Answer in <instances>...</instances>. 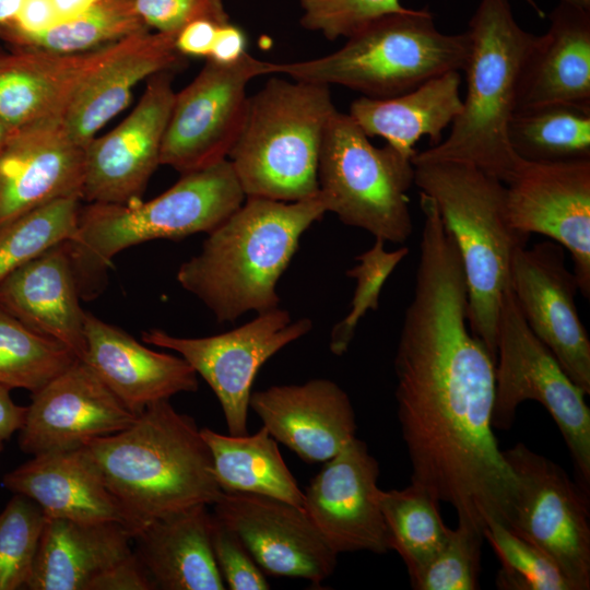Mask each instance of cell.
I'll use <instances>...</instances> for the list:
<instances>
[{
    "label": "cell",
    "mask_w": 590,
    "mask_h": 590,
    "mask_svg": "<svg viewBox=\"0 0 590 590\" xmlns=\"http://www.w3.org/2000/svg\"><path fill=\"white\" fill-rule=\"evenodd\" d=\"M149 30L137 11L134 0H98L84 13L60 22L40 35L22 40L16 47L79 54Z\"/></svg>",
    "instance_id": "35"
},
{
    "label": "cell",
    "mask_w": 590,
    "mask_h": 590,
    "mask_svg": "<svg viewBox=\"0 0 590 590\" xmlns=\"http://www.w3.org/2000/svg\"><path fill=\"white\" fill-rule=\"evenodd\" d=\"M208 507L191 506L151 521L133 534V552L156 589H226L212 551Z\"/></svg>",
    "instance_id": "28"
},
{
    "label": "cell",
    "mask_w": 590,
    "mask_h": 590,
    "mask_svg": "<svg viewBox=\"0 0 590 590\" xmlns=\"http://www.w3.org/2000/svg\"><path fill=\"white\" fill-rule=\"evenodd\" d=\"M585 397L531 331L508 287L497 327L492 426L508 430L522 402L542 404L566 442L576 482L590 493V409Z\"/></svg>",
    "instance_id": "10"
},
{
    "label": "cell",
    "mask_w": 590,
    "mask_h": 590,
    "mask_svg": "<svg viewBox=\"0 0 590 590\" xmlns=\"http://www.w3.org/2000/svg\"><path fill=\"white\" fill-rule=\"evenodd\" d=\"M379 464L366 442L355 437L323 462L310 480L304 509L327 544L339 555L389 547L379 506Z\"/></svg>",
    "instance_id": "17"
},
{
    "label": "cell",
    "mask_w": 590,
    "mask_h": 590,
    "mask_svg": "<svg viewBox=\"0 0 590 590\" xmlns=\"http://www.w3.org/2000/svg\"><path fill=\"white\" fill-rule=\"evenodd\" d=\"M312 321H292L280 307L258 314L231 331L204 337L180 338L161 329L142 332V341L178 353L216 396L229 435H247L249 400L253 380L262 365L290 343L307 334Z\"/></svg>",
    "instance_id": "13"
},
{
    "label": "cell",
    "mask_w": 590,
    "mask_h": 590,
    "mask_svg": "<svg viewBox=\"0 0 590 590\" xmlns=\"http://www.w3.org/2000/svg\"><path fill=\"white\" fill-rule=\"evenodd\" d=\"M393 366L411 483L450 504L460 523L507 527L517 482L492 426L495 359L469 328L463 268L440 227L422 232Z\"/></svg>",
    "instance_id": "1"
},
{
    "label": "cell",
    "mask_w": 590,
    "mask_h": 590,
    "mask_svg": "<svg viewBox=\"0 0 590 590\" xmlns=\"http://www.w3.org/2000/svg\"><path fill=\"white\" fill-rule=\"evenodd\" d=\"M540 16H544L543 11L538 7L534 0H526ZM573 5L590 10V0H560Z\"/></svg>",
    "instance_id": "51"
},
{
    "label": "cell",
    "mask_w": 590,
    "mask_h": 590,
    "mask_svg": "<svg viewBox=\"0 0 590 590\" xmlns=\"http://www.w3.org/2000/svg\"><path fill=\"white\" fill-rule=\"evenodd\" d=\"M389 547L406 566L408 574L424 565L442 545L449 529L442 521L439 500L410 484L402 489L379 491Z\"/></svg>",
    "instance_id": "33"
},
{
    "label": "cell",
    "mask_w": 590,
    "mask_h": 590,
    "mask_svg": "<svg viewBox=\"0 0 590 590\" xmlns=\"http://www.w3.org/2000/svg\"><path fill=\"white\" fill-rule=\"evenodd\" d=\"M155 589L149 573L133 551L130 555L96 576L87 587V590Z\"/></svg>",
    "instance_id": "45"
},
{
    "label": "cell",
    "mask_w": 590,
    "mask_h": 590,
    "mask_svg": "<svg viewBox=\"0 0 590 590\" xmlns=\"http://www.w3.org/2000/svg\"><path fill=\"white\" fill-rule=\"evenodd\" d=\"M506 214L519 234L544 235L569 251L578 291L590 296V158H521L505 184Z\"/></svg>",
    "instance_id": "14"
},
{
    "label": "cell",
    "mask_w": 590,
    "mask_h": 590,
    "mask_svg": "<svg viewBox=\"0 0 590 590\" xmlns=\"http://www.w3.org/2000/svg\"><path fill=\"white\" fill-rule=\"evenodd\" d=\"M481 531L458 522L449 529L439 550L420 568L409 575L415 590L479 589L482 545Z\"/></svg>",
    "instance_id": "39"
},
{
    "label": "cell",
    "mask_w": 590,
    "mask_h": 590,
    "mask_svg": "<svg viewBox=\"0 0 590 590\" xmlns=\"http://www.w3.org/2000/svg\"><path fill=\"white\" fill-rule=\"evenodd\" d=\"M326 212L319 192L294 202L246 198L208 233L201 251L179 267L176 279L219 322L278 308L276 284L302 235Z\"/></svg>",
    "instance_id": "3"
},
{
    "label": "cell",
    "mask_w": 590,
    "mask_h": 590,
    "mask_svg": "<svg viewBox=\"0 0 590 590\" xmlns=\"http://www.w3.org/2000/svg\"><path fill=\"white\" fill-rule=\"evenodd\" d=\"M80 287L68 241L59 244L0 282V306L37 333L54 339L79 359L85 354Z\"/></svg>",
    "instance_id": "24"
},
{
    "label": "cell",
    "mask_w": 590,
    "mask_h": 590,
    "mask_svg": "<svg viewBox=\"0 0 590 590\" xmlns=\"http://www.w3.org/2000/svg\"><path fill=\"white\" fill-rule=\"evenodd\" d=\"M509 288L536 338L568 377L590 393V340L575 302L578 284L553 240L519 247L511 260Z\"/></svg>",
    "instance_id": "15"
},
{
    "label": "cell",
    "mask_w": 590,
    "mask_h": 590,
    "mask_svg": "<svg viewBox=\"0 0 590 590\" xmlns=\"http://www.w3.org/2000/svg\"><path fill=\"white\" fill-rule=\"evenodd\" d=\"M5 55H7V54H2V52L0 51V62L2 61V59L4 58Z\"/></svg>",
    "instance_id": "54"
},
{
    "label": "cell",
    "mask_w": 590,
    "mask_h": 590,
    "mask_svg": "<svg viewBox=\"0 0 590 590\" xmlns=\"http://www.w3.org/2000/svg\"><path fill=\"white\" fill-rule=\"evenodd\" d=\"M84 335L82 361L137 416L155 402L199 388L197 373L180 355L151 350L86 311Z\"/></svg>",
    "instance_id": "22"
},
{
    "label": "cell",
    "mask_w": 590,
    "mask_h": 590,
    "mask_svg": "<svg viewBox=\"0 0 590 590\" xmlns=\"http://www.w3.org/2000/svg\"><path fill=\"white\" fill-rule=\"evenodd\" d=\"M460 72L449 71L393 97L362 96L351 104L349 115L368 138L380 137L412 160L421 138L437 145L460 114Z\"/></svg>",
    "instance_id": "30"
},
{
    "label": "cell",
    "mask_w": 590,
    "mask_h": 590,
    "mask_svg": "<svg viewBox=\"0 0 590 590\" xmlns=\"http://www.w3.org/2000/svg\"><path fill=\"white\" fill-rule=\"evenodd\" d=\"M75 354L0 306V385L35 392L70 367Z\"/></svg>",
    "instance_id": "34"
},
{
    "label": "cell",
    "mask_w": 590,
    "mask_h": 590,
    "mask_svg": "<svg viewBox=\"0 0 590 590\" xmlns=\"http://www.w3.org/2000/svg\"><path fill=\"white\" fill-rule=\"evenodd\" d=\"M176 36L145 31L128 37L122 49L80 87L62 116L79 144L86 146L129 104L141 81L181 66L184 56L176 48Z\"/></svg>",
    "instance_id": "26"
},
{
    "label": "cell",
    "mask_w": 590,
    "mask_h": 590,
    "mask_svg": "<svg viewBox=\"0 0 590 590\" xmlns=\"http://www.w3.org/2000/svg\"><path fill=\"white\" fill-rule=\"evenodd\" d=\"M264 74H275V63L248 52L232 63L206 59L198 75L175 93L161 165L184 175L227 160L245 118L248 82Z\"/></svg>",
    "instance_id": "12"
},
{
    "label": "cell",
    "mask_w": 590,
    "mask_h": 590,
    "mask_svg": "<svg viewBox=\"0 0 590 590\" xmlns=\"http://www.w3.org/2000/svg\"><path fill=\"white\" fill-rule=\"evenodd\" d=\"M337 111L330 86L271 78L248 97L228 153L246 198L294 202L318 194V161Z\"/></svg>",
    "instance_id": "6"
},
{
    "label": "cell",
    "mask_w": 590,
    "mask_h": 590,
    "mask_svg": "<svg viewBox=\"0 0 590 590\" xmlns=\"http://www.w3.org/2000/svg\"><path fill=\"white\" fill-rule=\"evenodd\" d=\"M132 551V533L119 522L46 517L25 589L87 590L96 576Z\"/></svg>",
    "instance_id": "29"
},
{
    "label": "cell",
    "mask_w": 590,
    "mask_h": 590,
    "mask_svg": "<svg viewBox=\"0 0 590 590\" xmlns=\"http://www.w3.org/2000/svg\"><path fill=\"white\" fill-rule=\"evenodd\" d=\"M385 243L375 238L374 245L357 257L358 263L346 271L356 281L349 314L338 322L330 333L331 353L342 356L349 349L359 320L368 310H376L380 291L396 267L409 253L408 247L387 251Z\"/></svg>",
    "instance_id": "40"
},
{
    "label": "cell",
    "mask_w": 590,
    "mask_h": 590,
    "mask_svg": "<svg viewBox=\"0 0 590 590\" xmlns=\"http://www.w3.org/2000/svg\"><path fill=\"white\" fill-rule=\"evenodd\" d=\"M201 434L223 492L266 496L304 509L305 494L263 426L253 435H223L208 427Z\"/></svg>",
    "instance_id": "31"
},
{
    "label": "cell",
    "mask_w": 590,
    "mask_h": 590,
    "mask_svg": "<svg viewBox=\"0 0 590 590\" xmlns=\"http://www.w3.org/2000/svg\"><path fill=\"white\" fill-rule=\"evenodd\" d=\"M173 70L149 78L133 110L115 129L85 146L82 200L129 204L141 200L157 168L173 107Z\"/></svg>",
    "instance_id": "16"
},
{
    "label": "cell",
    "mask_w": 590,
    "mask_h": 590,
    "mask_svg": "<svg viewBox=\"0 0 590 590\" xmlns=\"http://www.w3.org/2000/svg\"><path fill=\"white\" fill-rule=\"evenodd\" d=\"M246 196L228 160L181 175L152 200L81 206L78 229L68 241L80 292L123 249L154 239L178 240L210 233Z\"/></svg>",
    "instance_id": "8"
},
{
    "label": "cell",
    "mask_w": 590,
    "mask_h": 590,
    "mask_svg": "<svg viewBox=\"0 0 590 590\" xmlns=\"http://www.w3.org/2000/svg\"><path fill=\"white\" fill-rule=\"evenodd\" d=\"M2 482L13 494L34 500L47 518L127 527L123 510L82 448L33 456Z\"/></svg>",
    "instance_id": "27"
},
{
    "label": "cell",
    "mask_w": 590,
    "mask_h": 590,
    "mask_svg": "<svg viewBox=\"0 0 590 590\" xmlns=\"http://www.w3.org/2000/svg\"><path fill=\"white\" fill-rule=\"evenodd\" d=\"M469 54L468 32L441 33L428 8L408 9L374 21L332 54L275 63V74L342 85L369 98H389L442 73L463 71Z\"/></svg>",
    "instance_id": "7"
},
{
    "label": "cell",
    "mask_w": 590,
    "mask_h": 590,
    "mask_svg": "<svg viewBox=\"0 0 590 590\" xmlns=\"http://www.w3.org/2000/svg\"><path fill=\"white\" fill-rule=\"evenodd\" d=\"M300 25L328 40L349 38L374 21L408 10L400 0H299Z\"/></svg>",
    "instance_id": "41"
},
{
    "label": "cell",
    "mask_w": 590,
    "mask_h": 590,
    "mask_svg": "<svg viewBox=\"0 0 590 590\" xmlns=\"http://www.w3.org/2000/svg\"><path fill=\"white\" fill-rule=\"evenodd\" d=\"M414 184L433 199L458 249L468 291L469 328L496 361L502 299L510 266L528 236L507 220L505 184L463 162L414 163Z\"/></svg>",
    "instance_id": "5"
},
{
    "label": "cell",
    "mask_w": 590,
    "mask_h": 590,
    "mask_svg": "<svg viewBox=\"0 0 590 590\" xmlns=\"http://www.w3.org/2000/svg\"><path fill=\"white\" fill-rule=\"evenodd\" d=\"M212 507L266 575L302 578L319 586L333 574L338 554L305 509L266 496L226 492Z\"/></svg>",
    "instance_id": "19"
},
{
    "label": "cell",
    "mask_w": 590,
    "mask_h": 590,
    "mask_svg": "<svg viewBox=\"0 0 590 590\" xmlns=\"http://www.w3.org/2000/svg\"><path fill=\"white\" fill-rule=\"evenodd\" d=\"M500 562L496 586L504 590H573L557 564L538 546L492 521L483 530Z\"/></svg>",
    "instance_id": "37"
},
{
    "label": "cell",
    "mask_w": 590,
    "mask_h": 590,
    "mask_svg": "<svg viewBox=\"0 0 590 590\" xmlns=\"http://www.w3.org/2000/svg\"><path fill=\"white\" fill-rule=\"evenodd\" d=\"M249 409L276 441L309 464L323 463L356 437L351 399L329 379L253 391Z\"/></svg>",
    "instance_id": "21"
},
{
    "label": "cell",
    "mask_w": 590,
    "mask_h": 590,
    "mask_svg": "<svg viewBox=\"0 0 590 590\" xmlns=\"http://www.w3.org/2000/svg\"><path fill=\"white\" fill-rule=\"evenodd\" d=\"M246 36L231 22L220 25L209 58L220 63L237 61L246 51Z\"/></svg>",
    "instance_id": "47"
},
{
    "label": "cell",
    "mask_w": 590,
    "mask_h": 590,
    "mask_svg": "<svg viewBox=\"0 0 590 590\" xmlns=\"http://www.w3.org/2000/svg\"><path fill=\"white\" fill-rule=\"evenodd\" d=\"M2 450H3V441L0 440V453L2 452Z\"/></svg>",
    "instance_id": "53"
},
{
    "label": "cell",
    "mask_w": 590,
    "mask_h": 590,
    "mask_svg": "<svg viewBox=\"0 0 590 590\" xmlns=\"http://www.w3.org/2000/svg\"><path fill=\"white\" fill-rule=\"evenodd\" d=\"M60 23L51 0H25L15 17L0 27V37L16 46Z\"/></svg>",
    "instance_id": "44"
},
{
    "label": "cell",
    "mask_w": 590,
    "mask_h": 590,
    "mask_svg": "<svg viewBox=\"0 0 590 590\" xmlns=\"http://www.w3.org/2000/svg\"><path fill=\"white\" fill-rule=\"evenodd\" d=\"M553 104L590 108V10L564 1L528 54L516 111Z\"/></svg>",
    "instance_id": "25"
},
{
    "label": "cell",
    "mask_w": 590,
    "mask_h": 590,
    "mask_svg": "<svg viewBox=\"0 0 590 590\" xmlns=\"http://www.w3.org/2000/svg\"><path fill=\"white\" fill-rule=\"evenodd\" d=\"M80 201L55 200L0 225V282L48 249L73 238Z\"/></svg>",
    "instance_id": "36"
},
{
    "label": "cell",
    "mask_w": 590,
    "mask_h": 590,
    "mask_svg": "<svg viewBox=\"0 0 590 590\" xmlns=\"http://www.w3.org/2000/svg\"><path fill=\"white\" fill-rule=\"evenodd\" d=\"M137 11L149 28L178 34L192 21L212 20L222 25L229 22L222 0H134Z\"/></svg>",
    "instance_id": "43"
},
{
    "label": "cell",
    "mask_w": 590,
    "mask_h": 590,
    "mask_svg": "<svg viewBox=\"0 0 590 590\" xmlns=\"http://www.w3.org/2000/svg\"><path fill=\"white\" fill-rule=\"evenodd\" d=\"M98 0H51L60 22L71 20L93 7Z\"/></svg>",
    "instance_id": "49"
},
{
    "label": "cell",
    "mask_w": 590,
    "mask_h": 590,
    "mask_svg": "<svg viewBox=\"0 0 590 590\" xmlns=\"http://www.w3.org/2000/svg\"><path fill=\"white\" fill-rule=\"evenodd\" d=\"M467 95L446 140L415 153L412 164H472L507 184L521 158L508 140L524 61L536 36L516 21L509 0H480L469 21Z\"/></svg>",
    "instance_id": "4"
},
{
    "label": "cell",
    "mask_w": 590,
    "mask_h": 590,
    "mask_svg": "<svg viewBox=\"0 0 590 590\" xmlns=\"http://www.w3.org/2000/svg\"><path fill=\"white\" fill-rule=\"evenodd\" d=\"M137 417L85 362L76 359L32 392L19 446L32 456L76 450L128 428Z\"/></svg>",
    "instance_id": "18"
},
{
    "label": "cell",
    "mask_w": 590,
    "mask_h": 590,
    "mask_svg": "<svg viewBox=\"0 0 590 590\" xmlns=\"http://www.w3.org/2000/svg\"><path fill=\"white\" fill-rule=\"evenodd\" d=\"M502 452L517 482L507 528L547 554L573 590L590 589L589 492L522 442Z\"/></svg>",
    "instance_id": "11"
},
{
    "label": "cell",
    "mask_w": 590,
    "mask_h": 590,
    "mask_svg": "<svg viewBox=\"0 0 590 590\" xmlns=\"http://www.w3.org/2000/svg\"><path fill=\"white\" fill-rule=\"evenodd\" d=\"M8 131H9V129L7 128V126L0 119V146L3 143Z\"/></svg>",
    "instance_id": "52"
},
{
    "label": "cell",
    "mask_w": 590,
    "mask_h": 590,
    "mask_svg": "<svg viewBox=\"0 0 590 590\" xmlns=\"http://www.w3.org/2000/svg\"><path fill=\"white\" fill-rule=\"evenodd\" d=\"M85 146L62 116L9 129L0 146V225L46 203L82 200Z\"/></svg>",
    "instance_id": "20"
},
{
    "label": "cell",
    "mask_w": 590,
    "mask_h": 590,
    "mask_svg": "<svg viewBox=\"0 0 590 590\" xmlns=\"http://www.w3.org/2000/svg\"><path fill=\"white\" fill-rule=\"evenodd\" d=\"M507 134L524 161L590 158V108L553 104L516 111Z\"/></svg>",
    "instance_id": "32"
},
{
    "label": "cell",
    "mask_w": 590,
    "mask_h": 590,
    "mask_svg": "<svg viewBox=\"0 0 590 590\" xmlns=\"http://www.w3.org/2000/svg\"><path fill=\"white\" fill-rule=\"evenodd\" d=\"M219 26L220 24L208 19L190 22L176 36L177 50L182 56L209 58Z\"/></svg>",
    "instance_id": "46"
},
{
    "label": "cell",
    "mask_w": 590,
    "mask_h": 590,
    "mask_svg": "<svg viewBox=\"0 0 590 590\" xmlns=\"http://www.w3.org/2000/svg\"><path fill=\"white\" fill-rule=\"evenodd\" d=\"M211 545L226 589L267 590L270 583L238 534L212 512Z\"/></svg>",
    "instance_id": "42"
},
{
    "label": "cell",
    "mask_w": 590,
    "mask_h": 590,
    "mask_svg": "<svg viewBox=\"0 0 590 590\" xmlns=\"http://www.w3.org/2000/svg\"><path fill=\"white\" fill-rule=\"evenodd\" d=\"M128 38V37H127ZM79 54L16 49L0 62V119L8 129L63 116L74 94L126 39Z\"/></svg>",
    "instance_id": "23"
},
{
    "label": "cell",
    "mask_w": 590,
    "mask_h": 590,
    "mask_svg": "<svg viewBox=\"0 0 590 590\" xmlns=\"http://www.w3.org/2000/svg\"><path fill=\"white\" fill-rule=\"evenodd\" d=\"M45 522L42 508L20 494L0 512V590L26 588Z\"/></svg>",
    "instance_id": "38"
},
{
    "label": "cell",
    "mask_w": 590,
    "mask_h": 590,
    "mask_svg": "<svg viewBox=\"0 0 590 590\" xmlns=\"http://www.w3.org/2000/svg\"><path fill=\"white\" fill-rule=\"evenodd\" d=\"M10 389L0 385V440L9 439L21 428L26 406L14 403L10 396Z\"/></svg>",
    "instance_id": "48"
},
{
    "label": "cell",
    "mask_w": 590,
    "mask_h": 590,
    "mask_svg": "<svg viewBox=\"0 0 590 590\" xmlns=\"http://www.w3.org/2000/svg\"><path fill=\"white\" fill-rule=\"evenodd\" d=\"M413 184L411 158L389 144L376 148L350 115L333 114L318 161L327 212L375 238L402 244L413 234L408 197Z\"/></svg>",
    "instance_id": "9"
},
{
    "label": "cell",
    "mask_w": 590,
    "mask_h": 590,
    "mask_svg": "<svg viewBox=\"0 0 590 590\" xmlns=\"http://www.w3.org/2000/svg\"><path fill=\"white\" fill-rule=\"evenodd\" d=\"M25 0H0V27L8 25Z\"/></svg>",
    "instance_id": "50"
},
{
    "label": "cell",
    "mask_w": 590,
    "mask_h": 590,
    "mask_svg": "<svg viewBox=\"0 0 590 590\" xmlns=\"http://www.w3.org/2000/svg\"><path fill=\"white\" fill-rule=\"evenodd\" d=\"M116 498L133 534L145 524L224 493L194 420L169 400L148 406L133 424L82 447Z\"/></svg>",
    "instance_id": "2"
}]
</instances>
